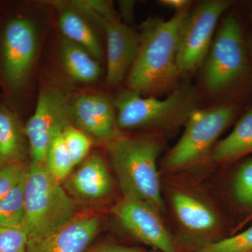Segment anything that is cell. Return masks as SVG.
Returning <instances> with one entry per match:
<instances>
[{
  "mask_svg": "<svg viewBox=\"0 0 252 252\" xmlns=\"http://www.w3.org/2000/svg\"><path fill=\"white\" fill-rule=\"evenodd\" d=\"M100 224L96 215H77L49 234L28 241V252H85Z\"/></svg>",
  "mask_w": 252,
  "mask_h": 252,
  "instance_id": "obj_13",
  "label": "cell"
},
{
  "mask_svg": "<svg viewBox=\"0 0 252 252\" xmlns=\"http://www.w3.org/2000/svg\"><path fill=\"white\" fill-rule=\"evenodd\" d=\"M252 251V226L239 234L205 244L191 252H250Z\"/></svg>",
  "mask_w": 252,
  "mask_h": 252,
  "instance_id": "obj_22",
  "label": "cell"
},
{
  "mask_svg": "<svg viewBox=\"0 0 252 252\" xmlns=\"http://www.w3.org/2000/svg\"><path fill=\"white\" fill-rule=\"evenodd\" d=\"M72 100L59 87L47 86L39 93L35 111L24 128L32 162L44 164L51 141L72 125Z\"/></svg>",
  "mask_w": 252,
  "mask_h": 252,
  "instance_id": "obj_6",
  "label": "cell"
},
{
  "mask_svg": "<svg viewBox=\"0 0 252 252\" xmlns=\"http://www.w3.org/2000/svg\"><path fill=\"white\" fill-rule=\"evenodd\" d=\"M104 30L107 39L106 82L120 84L135 62L140 45L139 33L115 18L114 14H98L92 18Z\"/></svg>",
  "mask_w": 252,
  "mask_h": 252,
  "instance_id": "obj_11",
  "label": "cell"
},
{
  "mask_svg": "<svg viewBox=\"0 0 252 252\" xmlns=\"http://www.w3.org/2000/svg\"><path fill=\"white\" fill-rule=\"evenodd\" d=\"M6 164V162H5L4 160H3L2 159L0 158V170H1V169L2 168V167H4Z\"/></svg>",
  "mask_w": 252,
  "mask_h": 252,
  "instance_id": "obj_29",
  "label": "cell"
},
{
  "mask_svg": "<svg viewBox=\"0 0 252 252\" xmlns=\"http://www.w3.org/2000/svg\"><path fill=\"white\" fill-rule=\"evenodd\" d=\"M245 68L243 29L238 18L230 15L222 21L209 53L204 85L210 92L223 90L240 77Z\"/></svg>",
  "mask_w": 252,
  "mask_h": 252,
  "instance_id": "obj_7",
  "label": "cell"
},
{
  "mask_svg": "<svg viewBox=\"0 0 252 252\" xmlns=\"http://www.w3.org/2000/svg\"><path fill=\"white\" fill-rule=\"evenodd\" d=\"M172 203L181 224L189 231L206 233L218 224L217 215L211 209L191 195L176 192L172 194Z\"/></svg>",
  "mask_w": 252,
  "mask_h": 252,
  "instance_id": "obj_16",
  "label": "cell"
},
{
  "mask_svg": "<svg viewBox=\"0 0 252 252\" xmlns=\"http://www.w3.org/2000/svg\"><path fill=\"white\" fill-rule=\"evenodd\" d=\"M197 101L196 93L187 86L179 87L163 99L144 97L127 89L117 94L114 106L120 130L169 128L187 123L197 110Z\"/></svg>",
  "mask_w": 252,
  "mask_h": 252,
  "instance_id": "obj_4",
  "label": "cell"
},
{
  "mask_svg": "<svg viewBox=\"0 0 252 252\" xmlns=\"http://www.w3.org/2000/svg\"><path fill=\"white\" fill-rule=\"evenodd\" d=\"M26 160L6 163L0 170V202L14 188L28 171Z\"/></svg>",
  "mask_w": 252,
  "mask_h": 252,
  "instance_id": "obj_25",
  "label": "cell"
},
{
  "mask_svg": "<svg viewBox=\"0 0 252 252\" xmlns=\"http://www.w3.org/2000/svg\"><path fill=\"white\" fill-rule=\"evenodd\" d=\"M251 49H252V40L251 41Z\"/></svg>",
  "mask_w": 252,
  "mask_h": 252,
  "instance_id": "obj_31",
  "label": "cell"
},
{
  "mask_svg": "<svg viewBox=\"0 0 252 252\" xmlns=\"http://www.w3.org/2000/svg\"><path fill=\"white\" fill-rule=\"evenodd\" d=\"M234 114V109L230 106L197 109L187 121L180 140L167 156L165 170H180L200 160L213 147Z\"/></svg>",
  "mask_w": 252,
  "mask_h": 252,
  "instance_id": "obj_5",
  "label": "cell"
},
{
  "mask_svg": "<svg viewBox=\"0 0 252 252\" xmlns=\"http://www.w3.org/2000/svg\"><path fill=\"white\" fill-rule=\"evenodd\" d=\"M160 2L167 7L177 10V12L187 10L190 4V1L187 0H162Z\"/></svg>",
  "mask_w": 252,
  "mask_h": 252,
  "instance_id": "obj_28",
  "label": "cell"
},
{
  "mask_svg": "<svg viewBox=\"0 0 252 252\" xmlns=\"http://www.w3.org/2000/svg\"><path fill=\"white\" fill-rule=\"evenodd\" d=\"M62 135L74 165L81 163L90 152L92 145L90 137L72 125L64 129Z\"/></svg>",
  "mask_w": 252,
  "mask_h": 252,
  "instance_id": "obj_23",
  "label": "cell"
},
{
  "mask_svg": "<svg viewBox=\"0 0 252 252\" xmlns=\"http://www.w3.org/2000/svg\"><path fill=\"white\" fill-rule=\"evenodd\" d=\"M59 54L63 67L73 79L86 84L98 80L102 69L97 59L85 49L64 37Z\"/></svg>",
  "mask_w": 252,
  "mask_h": 252,
  "instance_id": "obj_17",
  "label": "cell"
},
{
  "mask_svg": "<svg viewBox=\"0 0 252 252\" xmlns=\"http://www.w3.org/2000/svg\"><path fill=\"white\" fill-rule=\"evenodd\" d=\"M230 1H204L189 14L181 31L177 66L180 72H190L206 57L219 20Z\"/></svg>",
  "mask_w": 252,
  "mask_h": 252,
  "instance_id": "obj_8",
  "label": "cell"
},
{
  "mask_svg": "<svg viewBox=\"0 0 252 252\" xmlns=\"http://www.w3.org/2000/svg\"><path fill=\"white\" fill-rule=\"evenodd\" d=\"M27 172L0 202V227L23 228L25 218V184Z\"/></svg>",
  "mask_w": 252,
  "mask_h": 252,
  "instance_id": "obj_20",
  "label": "cell"
},
{
  "mask_svg": "<svg viewBox=\"0 0 252 252\" xmlns=\"http://www.w3.org/2000/svg\"><path fill=\"white\" fill-rule=\"evenodd\" d=\"M24 197L23 229L28 241L49 234L77 215V204L44 164L30 162Z\"/></svg>",
  "mask_w": 252,
  "mask_h": 252,
  "instance_id": "obj_3",
  "label": "cell"
},
{
  "mask_svg": "<svg viewBox=\"0 0 252 252\" xmlns=\"http://www.w3.org/2000/svg\"><path fill=\"white\" fill-rule=\"evenodd\" d=\"M59 24L64 38L85 49L94 59H102L103 51L94 30L74 5L59 8Z\"/></svg>",
  "mask_w": 252,
  "mask_h": 252,
  "instance_id": "obj_15",
  "label": "cell"
},
{
  "mask_svg": "<svg viewBox=\"0 0 252 252\" xmlns=\"http://www.w3.org/2000/svg\"><path fill=\"white\" fill-rule=\"evenodd\" d=\"M146 252H161L158 251V250H150V251H147Z\"/></svg>",
  "mask_w": 252,
  "mask_h": 252,
  "instance_id": "obj_30",
  "label": "cell"
},
{
  "mask_svg": "<svg viewBox=\"0 0 252 252\" xmlns=\"http://www.w3.org/2000/svg\"></svg>",
  "mask_w": 252,
  "mask_h": 252,
  "instance_id": "obj_32",
  "label": "cell"
},
{
  "mask_svg": "<svg viewBox=\"0 0 252 252\" xmlns=\"http://www.w3.org/2000/svg\"><path fill=\"white\" fill-rule=\"evenodd\" d=\"M160 149L157 140L146 137L123 135L107 144L123 197L142 200L160 215L165 212L157 168Z\"/></svg>",
  "mask_w": 252,
  "mask_h": 252,
  "instance_id": "obj_2",
  "label": "cell"
},
{
  "mask_svg": "<svg viewBox=\"0 0 252 252\" xmlns=\"http://www.w3.org/2000/svg\"><path fill=\"white\" fill-rule=\"evenodd\" d=\"M63 183L66 191L76 203H95L112 193L114 182L102 156L94 154L86 158Z\"/></svg>",
  "mask_w": 252,
  "mask_h": 252,
  "instance_id": "obj_14",
  "label": "cell"
},
{
  "mask_svg": "<svg viewBox=\"0 0 252 252\" xmlns=\"http://www.w3.org/2000/svg\"><path fill=\"white\" fill-rule=\"evenodd\" d=\"M73 123L84 133L106 145L122 137L114 104L99 94H86L72 100Z\"/></svg>",
  "mask_w": 252,
  "mask_h": 252,
  "instance_id": "obj_12",
  "label": "cell"
},
{
  "mask_svg": "<svg viewBox=\"0 0 252 252\" xmlns=\"http://www.w3.org/2000/svg\"><path fill=\"white\" fill-rule=\"evenodd\" d=\"M233 192L239 203L252 207V158L239 167L233 181Z\"/></svg>",
  "mask_w": 252,
  "mask_h": 252,
  "instance_id": "obj_24",
  "label": "cell"
},
{
  "mask_svg": "<svg viewBox=\"0 0 252 252\" xmlns=\"http://www.w3.org/2000/svg\"><path fill=\"white\" fill-rule=\"evenodd\" d=\"M147 250L139 247H128L114 243L103 244L88 252H146Z\"/></svg>",
  "mask_w": 252,
  "mask_h": 252,
  "instance_id": "obj_27",
  "label": "cell"
},
{
  "mask_svg": "<svg viewBox=\"0 0 252 252\" xmlns=\"http://www.w3.org/2000/svg\"><path fill=\"white\" fill-rule=\"evenodd\" d=\"M112 211L122 226L141 243L158 251L177 252L160 214L148 203L123 197Z\"/></svg>",
  "mask_w": 252,
  "mask_h": 252,
  "instance_id": "obj_10",
  "label": "cell"
},
{
  "mask_svg": "<svg viewBox=\"0 0 252 252\" xmlns=\"http://www.w3.org/2000/svg\"><path fill=\"white\" fill-rule=\"evenodd\" d=\"M0 252H28V236L25 230L0 227Z\"/></svg>",
  "mask_w": 252,
  "mask_h": 252,
  "instance_id": "obj_26",
  "label": "cell"
},
{
  "mask_svg": "<svg viewBox=\"0 0 252 252\" xmlns=\"http://www.w3.org/2000/svg\"><path fill=\"white\" fill-rule=\"evenodd\" d=\"M44 165L50 174L62 184L72 173L76 165L66 147L62 134L55 137L50 143Z\"/></svg>",
  "mask_w": 252,
  "mask_h": 252,
  "instance_id": "obj_21",
  "label": "cell"
},
{
  "mask_svg": "<svg viewBox=\"0 0 252 252\" xmlns=\"http://www.w3.org/2000/svg\"><path fill=\"white\" fill-rule=\"evenodd\" d=\"M37 49V31L32 21L18 17L6 24L1 51L5 79L11 87H21L27 80Z\"/></svg>",
  "mask_w": 252,
  "mask_h": 252,
  "instance_id": "obj_9",
  "label": "cell"
},
{
  "mask_svg": "<svg viewBox=\"0 0 252 252\" xmlns=\"http://www.w3.org/2000/svg\"><path fill=\"white\" fill-rule=\"evenodd\" d=\"M252 152V109L240 121L233 131L214 147L212 159L225 162Z\"/></svg>",
  "mask_w": 252,
  "mask_h": 252,
  "instance_id": "obj_18",
  "label": "cell"
},
{
  "mask_svg": "<svg viewBox=\"0 0 252 252\" xmlns=\"http://www.w3.org/2000/svg\"><path fill=\"white\" fill-rule=\"evenodd\" d=\"M26 137L25 130L14 114L6 107H0V158L6 163L25 160Z\"/></svg>",
  "mask_w": 252,
  "mask_h": 252,
  "instance_id": "obj_19",
  "label": "cell"
},
{
  "mask_svg": "<svg viewBox=\"0 0 252 252\" xmlns=\"http://www.w3.org/2000/svg\"><path fill=\"white\" fill-rule=\"evenodd\" d=\"M188 15L187 9L168 21L151 17L142 23L138 54L127 76L128 89L146 95L174 85L180 73L177 58L181 31Z\"/></svg>",
  "mask_w": 252,
  "mask_h": 252,
  "instance_id": "obj_1",
  "label": "cell"
}]
</instances>
